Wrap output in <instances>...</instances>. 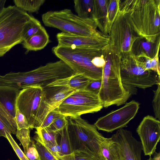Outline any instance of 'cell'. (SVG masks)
Listing matches in <instances>:
<instances>
[{
    "mask_svg": "<svg viewBox=\"0 0 160 160\" xmlns=\"http://www.w3.org/2000/svg\"><path fill=\"white\" fill-rule=\"evenodd\" d=\"M153 157L149 156V158L147 160H160V153L155 152L153 154Z\"/></svg>",
    "mask_w": 160,
    "mask_h": 160,
    "instance_id": "obj_36",
    "label": "cell"
},
{
    "mask_svg": "<svg viewBox=\"0 0 160 160\" xmlns=\"http://www.w3.org/2000/svg\"><path fill=\"white\" fill-rule=\"evenodd\" d=\"M42 19L45 26L58 29L64 33L83 36L98 33L96 29L95 20L81 17L69 9L48 11L42 15Z\"/></svg>",
    "mask_w": 160,
    "mask_h": 160,
    "instance_id": "obj_4",
    "label": "cell"
},
{
    "mask_svg": "<svg viewBox=\"0 0 160 160\" xmlns=\"http://www.w3.org/2000/svg\"><path fill=\"white\" fill-rule=\"evenodd\" d=\"M61 115L56 108L53 109L49 112L42 125L38 128L41 129L49 127L52 124L54 120Z\"/></svg>",
    "mask_w": 160,
    "mask_h": 160,
    "instance_id": "obj_32",
    "label": "cell"
},
{
    "mask_svg": "<svg viewBox=\"0 0 160 160\" xmlns=\"http://www.w3.org/2000/svg\"><path fill=\"white\" fill-rule=\"evenodd\" d=\"M145 156H151L156 152L160 139V120L149 115L145 117L137 129Z\"/></svg>",
    "mask_w": 160,
    "mask_h": 160,
    "instance_id": "obj_10",
    "label": "cell"
},
{
    "mask_svg": "<svg viewBox=\"0 0 160 160\" xmlns=\"http://www.w3.org/2000/svg\"><path fill=\"white\" fill-rule=\"evenodd\" d=\"M59 159L60 160H104L101 156L85 146L74 150L71 154Z\"/></svg>",
    "mask_w": 160,
    "mask_h": 160,
    "instance_id": "obj_18",
    "label": "cell"
},
{
    "mask_svg": "<svg viewBox=\"0 0 160 160\" xmlns=\"http://www.w3.org/2000/svg\"><path fill=\"white\" fill-rule=\"evenodd\" d=\"M42 27L40 22L32 16L25 30L24 41L37 33Z\"/></svg>",
    "mask_w": 160,
    "mask_h": 160,
    "instance_id": "obj_24",
    "label": "cell"
},
{
    "mask_svg": "<svg viewBox=\"0 0 160 160\" xmlns=\"http://www.w3.org/2000/svg\"><path fill=\"white\" fill-rule=\"evenodd\" d=\"M102 68L101 86L98 94L103 107L124 104L131 96L124 88L120 73V63L107 59Z\"/></svg>",
    "mask_w": 160,
    "mask_h": 160,
    "instance_id": "obj_5",
    "label": "cell"
},
{
    "mask_svg": "<svg viewBox=\"0 0 160 160\" xmlns=\"http://www.w3.org/2000/svg\"><path fill=\"white\" fill-rule=\"evenodd\" d=\"M111 137L119 144L124 160H141V143L133 136L131 132L121 128Z\"/></svg>",
    "mask_w": 160,
    "mask_h": 160,
    "instance_id": "obj_11",
    "label": "cell"
},
{
    "mask_svg": "<svg viewBox=\"0 0 160 160\" xmlns=\"http://www.w3.org/2000/svg\"><path fill=\"white\" fill-rule=\"evenodd\" d=\"M6 0H0V13L4 8Z\"/></svg>",
    "mask_w": 160,
    "mask_h": 160,
    "instance_id": "obj_37",
    "label": "cell"
},
{
    "mask_svg": "<svg viewBox=\"0 0 160 160\" xmlns=\"http://www.w3.org/2000/svg\"><path fill=\"white\" fill-rule=\"evenodd\" d=\"M56 38L58 45L63 46L100 48L101 42V36L98 33L91 36H83L62 32L57 34Z\"/></svg>",
    "mask_w": 160,
    "mask_h": 160,
    "instance_id": "obj_12",
    "label": "cell"
},
{
    "mask_svg": "<svg viewBox=\"0 0 160 160\" xmlns=\"http://www.w3.org/2000/svg\"><path fill=\"white\" fill-rule=\"evenodd\" d=\"M100 149L104 160H124L119 144L111 137L105 138L100 144Z\"/></svg>",
    "mask_w": 160,
    "mask_h": 160,
    "instance_id": "obj_15",
    "label": "cell"
},
{
    "mask_svg": "<svg viewBox=\"0 0 160 160\" xmlns=\"http://www.w3.org/2000/svg\"><path fill=\"white\" fill-rule=\"evenodd\" d=\"M142 46L145 50L148 52L150 49V44L147 42H144L142 43Z\"/></svg>",
    "mask_w": 160,
    "mask_h": 160,
    "instance_id": "obj_38",
    "label": "cell"
},
{
    "mask_svg": "<svg viewBox=\"0 0 160 160\" xmlns=\"http://www.w3.org/2000/svg\"><path fill=\"white\" fill-rule=\"evenodd\" d=\"M25 154L29 160H37L39 158V154L33 140H31Z\"/></svg>",
    "mask_w": 160,
    "mask_h": 160,
    "instance_id": "obj_33",
    "label": "cell"
},
{
    "mask_svg": "<svg viewBox=\"0 0 160 160\" xmlns=\"http://www.w3.org/2000/svg\"><path fill=\"white\" fill-rule=\"evenodd\" d=\"M6 138L9 142L14 151L20 160H29L14 140L11 134L7 133Z\"/></svg>",
    "mask_w": 160,
    "mask_h": 160,
    "instance_id": "obj_30",
    "label": "cell"
},
{
    "mask_svg": "<svg viewBox=\"0 0 160 160\" xmlns=\"http://www.w3.org/2000/svg\"><path fill=\"white\" fill-rule=\"evenodd\" d=\"M67 123V118L61 114L48 127L52 130L58 132L64 128Z\"/></svg>",
    "mask_w": 160,
    "mask_h": 160,
    "instance_id": "obj_29",
    "label": "cell"
},
{
    "mask_svg": "<svg viewBox=\"0 0 160 160\" xmlns=\"http://www.w3.org/2000/svg\"><path fill=\"white\" fill-rule=\"evenodd\" d=\"M16 106L26 117L31 129L40 127L52 110L47 102L43 88L37 86L28 87L20 90Z\"/></svg>",
    "mask_w": 160,
    "mask_h": 160,
    "instance_id": "obj_3",
    "label": "cell"
},
{
    "mask_svg": "<svg viewBox=\"0 0 160 160\" xmlns=\"http://www.w3.org/2000/svg\"><path fill=\"white\" fill-rule=\"evenodd\" d=\"M20 90L14 87L0 86V105L15 121L17 100Z\"/></svg>",
    "mask_w": 160,
    "mask_h": 160,
    "instance_id": "obj_13",
    "label": "cell"
},
{
    "mask_svg": "<svg viewBox=\"0 0 160 160\" xmlns=\"http://www.w3.org/2000/svg\"><path fill=\"white\" fill-rule=\"evenodd\" d=\"M52 50L57 57L76 73L81 74L91 80L102 79V68L96 67L91 62L94 57L99 56L100 48L58 45Z\"/></svg>",
    "mask_w": 160,
    "mask_h": 160,
    "instance_id": "obj_2",
    "label": "cell"
},
{
    "mask_svg": "<svg viewBox=\"0 0 160 160\" xmlns=\"http://www.w3.org/2000/svg\"><path fill=\"white\" fill-rule=\"evenodd\" d=\"M74 8L77 15L84 18H92L94 1L75 0Z\"/></svg>",
    "mask_w": 160,
    "mask_h": 160,
    "instance_id": "obj_20",
    "label": "cell"
},
{
    "mask_svg": "<svg viewBox=\"0 0 160 160\" xmlns=\"http://www.w3.org/2000/svg\"><path fill=\"white\" fill-rule=\"evenodd\" d=\"M45 0H14L15 6L20 9L29 12H37L44 4Z\"/></svg>",
    "mask_w": 160,
    "mask_h": 160,
    "instance_id": "obj_22",
    "label": "cell"
},
{
    "mask_svg": "<svg viewBox=\"0 0 160 160\" xmlns=\"http://www.w3.org/2000/svg\"><path fill=\"white\" fill-rule=\"evenodd\" d=\"M16 136L22 144L25 154L31 141L30 137V129L22 128L17 130Z\"/></svg>",
    "mask_w": 160,
    "mask_h": 160,
    "instance_id": "obj_25",
    "label": "cell"
},
{
    "mask_svg": "<svg viewBox=\"0 0 160 160\" xmlns=\"http://www.w3.org/2000/svg\"><path fill=\"white\" fill-rule=\"evenodd\" d=\"M43 88L47 102L52 110L57 108L67 97L77 91L66 86H50Z\"/></svg>",
    "mask_w": 160,
    "mask_h": 160,
    "instance_id": "obj_14",
    "label": "cell"
},
{
    "mask_svg": "<svg viewBox=\"0 0 160 160\" xmlns=\"http://www.w3.org/2000/svg\"><path fill=\"white\" fill-rule=\"evenodd\" d=\"M139 105L138 102L132 100L119 109L98 118L94 125L98 130L108 132L126 127L135 116Z\"/></svg>",
    "mask_w": 160,
    "mask_h": 160,
    "instance_id": "obj_9",
    "label": "cell"
},
{
    "mask_svg": "<svg viewBox=\"0 0 160 160\" xmlns=\"http://www.w3.org/2000/svg\"><path fill=\"white\" fill-rule=\"evenodd\" d=\"M17 125L12 119L0 105V137L6 138L7 133L16 134Z\"/></svg>",
    "mask_w": 160,
    "mask_h": 160,
    "instance_id": "obj_19",
    "label": "cell"
},
{
    "mask_svg": "<svg viewBox=\"0 0 160 160\" xmlns=\"http://www.w3.org/2000/svg\"><path fill=\"white\" fill-rule=\"evenodd\" d=\"M157 89L153 90L154 97L152 101V105L155 118L160 119V82L157 84Z\"/></svg>",
    "mask_w": 160,
    "mask_h": 160,
    "instance_id": "obj_27",
    "label": "cell"
},
{
    "mask_svg": "<svg viewBox=\"0 0 160 160\" xmlns=\"http://www.w3.org/2000/svg\"><path fill=\"white\" fill-rule=\"evenodd\" d=\"M90 80L81 74L75 73L69 77L56 81L48 86H66L76 91L82 90L85 89Z\"/></svg>",
    "mask_w": 160,
    "mask_h": 160,
    "instance_id": "obj_17",
    "label": "cell"
},
{
    "mask_svg": "<svg viewBox=\"0 0 160 160\" xmlns=\"http://www.w3.org/2000/svg\"><path fill=\"white\" fill-rule=\"evenodd\" d=\"M35 144L39 156L37 160H60L51 154L39 142L36 141Z\"/></svg>",
    "mask_w": 160,
    "mask_h": 160,
    "instance_id": "obj_26",
    "label": "cell"
},
{
    "mask_svg": "<svg viewBox=\"0 0 160 160\" xmlns=\"http://www.w3.org/2000/svg\"><path fill=\"white\" fill-rule=\"evenodd\" d=\"M103 108L98 95L84 90L72 94L56 109L61 114L68 118L94 113Z\"/></svg>",
    "mask_w": 160,
    "mask_h": 160,
    "instance_id": "obj_6",
    "label": "cell"
},
{
    "mask_svg": "<svg viewBox=\"0 0 160 160\" xmlns=\"http://www.w3.org/2000/svg\"><path fill=\"white\" fill-rule=\"evenodd\" d=\"M61 136L59 145L61 151L58 159L71 154L73 151L71 141L69 135L67 124L61 131L58 132Z\"/></svg>",
    "mask_w": 160,
    "mask_h": 160,
    "instance_id": "obj_21",
    "label": "cell"
},
{
    "mask_svg": "<svg viewBox=\"0 0 160 160\" xmlns=\"http://www.w3.org/2000/svg\"><path fill=\"white\" fill-rule=\"evenodd\" d=\"M15 120L17 125V130L22 128L30 129V127L24 115L17 108Z\"/></svg>",
    "mask_w": 160,
    "mask_h": 160,
    "instance_id": "obj_31",
    "label": "cell"
},
{
    "mask_svg": "<svg viewBox=\"0 0 160 160\" xmlns=\"http://www.w3.org/2000/svg\"><path fill=\"white\" fill-rule=\"evenodd\" d=\"M49 41V36L42 26L37 33L24 40L22 44L26 49V52L28 53L29 51H37L43 49Z\"/></svg>",
    "mask_w": 160,
    "mask_h": 160,
    "instance_id": "obj_16",
    "label": "cell"
},
{
    "mask_svg": "<svg viewBox=\"0 0 160 160\" xmlns=\"http://www.w3.org/2000/svg\"><path fill=\"white\" fill-rule=\"evenodd\" d=\"M93 64L98 68H102L105 64L106 61L102 57L99 56L94 57L92 60Z\"/></svg>",
    "mask_w": 160,
    "mask_h": 160,
    "instance_id": "obj_35",
    "label": "cell"
},
{
    "mask_svg": "<svg viewBox=\"0 0 160 160\" xmlns=\"http://www.w3.org/2000/svg\"><path fill=\"white\" fill-rule=\"evenodd\" d=\"M144 62H124L120 63L121 79L124 86L145 89L160 82L157 73L146 70Z\"/></svg>",
    "mask_w": 160,
    "mask_h": 160,
    "instance_id": "obj_8",
    "label": "cell"
},
{
    "mask_svg": "<svg viewBox=\"0 0 160 160\" xmlns=\"http://www.w3.org/2000/svg\"><path fill=\"white\" fill-rule=\"evenodd\" d=\"M101 86V79L98 80H90L85 90L98 95Z\"/></svg>",
    "mask_w": 160,
    "mask_h": 160,
    "instance_id": "obj_34",
    "label": "cell"
},
{
    "mask_svg": "<svg viewBox=\"0 0 160 160\" xmlns=\"http://www.w3.org/2000/svg\"><path fill=\"white\" fill-rule=\"evenodd\" d=\"M36 134L42 141L53 144H58L57 138L58 133L51 130L49 128H37Z\"/></svg>",
    "mask_w": 160,
    "mask_h": 160,
    "instance_id": "obj_23",
    "label": "cell"
},
{
    "mask_svg": "<svg viewBox=\"0 0 160 160\" xmlns=\"http://www.w3.org/2000/svg\"><path fill=\"white\" fill-rule=\"evenodd\" d=\"M32 17L15 5L5 7L0 13V57L23 41Z\"/></svg>",
    "mask_w": 160,
    "mask_h": 160,
    "instance_id": "obj_1",
    "label": "cell"
},
{
    "mask_svg": "<svg viewBox=\"0 0 160 160\" xmlns=\"http://www.w3.org/2000/svg\"><path fill=\"white\" fill-rule=\"evenodd\" d=\"M33 139L35 141H38L42 144L53 156L57 158L59 157L61 151V147L58 144H53L44 142L40 139L36 134Z\"/></svg>",
    "mask_w": 160,
    "mask_h": 160,
    "instance_id": "obj_28",
    "label": "cell"
},
{
    "mask_svg": "<svg viewBox=\"0 0 160 160\" xmlns=\"http://www.w3.org/2000/svg\"><path fill=\"white\" fill-rule=\"evenodd\" d=\"M67 120L70 138L75 139L79 144V148L86 146L102 157L100 145L106 138L98 131L95 126L89 123L81 116L69 117Z\"/></svg>",
    "mask_w": 160,
    "mask_h": 160,
    "instance_id": "obj_7",
    "label": "cell"
}]
</instances>
